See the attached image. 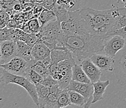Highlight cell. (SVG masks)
I'll list each match as a JSON object with an SVG mask.
<instances>
[{"label": "cell", "instance_id": "1f68e13d", "mask_svg": "<svg viewBox=\"0 0 126 108\" xmlns=\"http://www.w3.org/2000/svg\"><path fill=\"white\" fill-rule=\"evenodd\" d=\"M111 35H119V36H121L122 37H125L126 36V26L122 28L121 29L115 31L114 32L112 33L109 36H111Z\"/></svg>", "mask_w": 126, "mask_h": 108}, {"label": "cell", "instance_id": "4dcf8cb0", "mask_svg": "<svg viewBox=\"0 0 126 108\" xmlns=\"http://www.w3.org/2000/svg\"><path fill=\"white\" fill-rule=\"evenodd\" d=\"M56 3H57V0H45L40 4L43 6L45 8L48 9L52 11L54 8Z\"/></svg>", "mask_w": 126, "mask_h": 108}, {"label": "cell", "instance_id": "f1b7e54d", "mask_svg": "<svg viewBox=\"0 0 126 108\" xmlns=\"http://www.w3.org/2000/svg\"><path fill=\"white\" fill-rule=\"evenodd\" d=\"M10 20L9 13L1 10L0 12V28H3L8 24Z\"/></svg>", "mask_w": 126, "mask_h": 108}, {"label": "cell", "instance_id": "d4e9b609", "mask_svg": "<svg viewBox=\"0 0 126 108\" xmlns=\"http://www.w3.org/2000/svg\"><path fill=\"white\" fill-rule=\"evenodd\" d=\"M26 78H28L32 83L35 84L39 83H42L43 80V77L37 72L32 69V68L29 69L27 75L26 76Z\"/></svg>", "mask_w": 126, "mask_h": 108}, {"label": "cell", "instance_id": "d6986e66", "mask_svg": "<svg viewBox=\"0 0 126 108\" xmlns=\"http://www.w3.org/2000/svg\"><path fill=\"white\" fill-rule=\"evenodd\" d=\"M119 10L120 12V15L115 20L114 26L107 36L110 35L112 33L114 32L115 31L121 29L126 26V6L123 8H119Z\"/></svg>", "mask_w": 126, "mask_h": 108}, {"label": "cell", "instance_id": "ffe728a7", "mask_svg": "<svg viewBox=\"0 0 126 108\" xmlns=\"http://www.w3.org/2000/svg\"><path fill=\"white\" fill-rule=\"evenodd\" d=\"M38 18L42 26L45 24L51 21L57 20V16H56L54 12L47 8H44V10L42 11V12H41Z\"/></svg>", "mask_w": 126, "mask_h": 108}, {"label": "cell", "instance_id": "484cf974", "mask_svg": "<svg viewBox=\"0 0 126 108\" xmlns=\"http://www.w3.org/2000/svg\"><path fill=\"white\" fill-rule=\"evenodd\" d=\"M28 24L32 33L38 34L40 32L42 24L38 18H33L28 21Z\"/></svg>", "mask_w": 126, "mask_h": 108}, {"label": "cell", "instance_id": "ba28073f", "mask_svg": "<svg viewBox=\"0 0 126 108\" xmlns=\"http://www.w3.org/2000/svg\"><path fill=\"white\" fill-rule=\"evenodd\" d=\"M126 45L125 37L119 35H111L105 37L103 52L106 55L114 58L117 53Z\"/></svg>", "mask_w": 126, "mask_h": 108}, {"label": "cell", "instance_id": "9a60e30c", "mask_svg": "<svg viewBox=\"0 0 126 108\" xmlns=\"http://www.w3.org/2000/svg\"><path fill=\"white\" fill-rule=\"evenodd\" d=\"M110 81L109 80H106L105 81H98L93 83L94 85V94H93V100L92 103L94 104L98 101H100L104 99L103 95L105 93V89L107 86L109 85Z\"/></svg>", "mask_w": 126, "mask_h": 108}, {"label": "cell", "instance_id": "5bb4252c", "mask_svg": "<svg viewBox=\"0 0 126 108\" xmlns=\"http://www.w3.org/2000/svg\"><path fill=\"white\" fill-rule=\"evenodd\" d=\"M50 57H51V63H55V64H58L60 62L64 60L74 58L72 52L70 51L65 47L51 49Z\"/></svg>", "mask_w": 126, "mask_h": 108}, {"label": "cell", "instance_id": "836d02e7", "mask_svg": "<svg viewBox=\"0 0 126 108\" xmlns=\"http://www.w3.org/2000/svg\"><path fill=\"white\" fill-rule=\"evenodd\" d=\"M14 9L16 11H19V10H21V6L20 4H16L14 6Z\"/></svg>", "mask_w": 126, "mask_h": 108}, {"label": "cell", "instance_id": "4316f807", "mask_svg": "<svg viewBox=\"0 0 126 108\" xmlns=\"http://www.w3.org/2000/svg\"><path fill=\"white\" fill-rule=\"evenodd\" d=\"M83 0H65V8L68 11L80 10V6Z\"/></svg>", "mask_w": 126, "mask_h": 108}, {"label": "cell", "instance_id": "7402d4cb", "mask_svg": "<svg viewBox=\"0 0 126 108\" xmlns=\"http://www.w3.org/2000/svg\"><path fill=\"white\" fill-rule=\"evenodd\" d=\"M57 102H58V108H65L72 104L68 89L66 88L62 91L58 96Z\"/></svg>", "mask_w": 126, "mask_h": 108}, {"label": "cell", "instance_id": "e575fe53", "mask_svg": "<svg viewBox=\"0 0 126 108\" xmlns=\"http://www.w3.org/2000/svg\"><path fill=\"white\" fill-rule=\"evenodd\" d=\"M125 40H126V36L125 37Z\"/></svg>", "mask_w": 126, "mask_h": 108}, {"label": "cell", "instance_id": "7a4b0ae2", "mask_svg": "<svg viewBox=\"0 0 126 108\" xmlns=\"http://www.w3.org/2000/svg\"><path fill=\"white\" fill-rule=\"evenodd\" d=\"M80 11L90 33L103 37H106L109 33L120 15L119 8L96 10L83 8Z\"/></svg>", "mask_w": 126, "mask_h": 108}, {"label": "cell", "instance_id": "2e32d148", "mask_svg": "<svg viewBox=\"0 0 126 108\" xmlns=\"http://www.w3.org/2000/svg\"><path fill=\"white\" fill-rule=\"evenodd\" d=\"M17 44V56L29 61L33 59L32 51L33 47L21 39L16 41Z\"/></svg>", "mask_w": 126, "mask_h": 108}, {"label": "cell", "instance_id": "8992f818", "mask_svg": "<svg viewBox=\"0 0 126 108\" xmlns=\"http://www.w3.org/2000/svg\"><path fill=\"white\" fill-rule=\"evenodd\" d=\"M114 58V74L118 83L121 86L126 85V45L120 50Z\"/></svg>", "mask_w": 126, "mask_h": 108}, {"label": "cell", "instance_id": "8fae6325", "mask_svg": "<svg viewBox=\"0 0 126 108\" xmlns=\"http://www.w3.org/2000/svg\"><path fill=\"white\" fill-rule=\"evenodd\" d=\"M90 60L102 71H113L114 58L105 54L95 53L90 57Z\"/></svg>", "mask_w": 126, "mask_h": 108}, {"label": "cell", "instance_id": "52a82bcc", "mask_svg": "<svg viewBox=\"0 0 126 108\" xmlns=\"http://www.w3.org/2000/svg\"><path fill=\"white\" fill-rule=\"evenodd\" d=\"M0 66L12 74L26 77L30 69L28 61L16 56L9 62L1 64Z\"/></svg>", "mask_w": 126, "mask_h": 108}, {"label": "cell", "instance_id": "44dd1931", "mask_svg": "<svg viewBox=\"0 0 126 108\" xmlns=\"http://www.w3.org/2000/svg\"><path fill=\"white\" fill-rule=\"evenodd\" d=\"M36 87L37 91L38 96L39 107L42 104L45 100L47 98L49 94H50V87L45 86L43 84H36Z\"/></svg>", "mask_w": 126, "mask_h": 108}, {"label": "cell", "instance_id": "603a6c76", "mask_svg": "<svg viewBox=\"0 0 126 108\" xmlns=\"http://www.w3.org/2000/svg\"><path fill=\"white\" fill-rule=\"evenodd\" d=\"M72 104L78 106H84L87 103L86 99L80 93L74 91H68Z\"/></svg>", "mask_w": 126, "mask_h": 108}, {"label": "cell", "instance_id": "e0dca14e", "mask_svg": "<svg viewBox=\"0 0 126 108\" xmlns=\"http://www.w3.org/2000/svg\"><path fill=\"white\" fill-rule=\"evenodd\" d=\"M72 80L84 83H92L91 81L86 74L81 65L76 63L72 68Z\"/></svg>", "mask_w": 126, "mask_h": 108}, {"label": "cell", "instance_id": "83f0119b", "mask_svg": "<svg viewBox=\"0 0 126 108\" xmlns=\"http://www.w3.org/2000/svg\"><path fill=\"white\" fill-rule=\"evenodd\" d=\"M8 40H13L11 28H8V27L1 28L0 29V41L2 42Z\"/></svg>", "mask_w": 126, "mask_h": 108}, {"label": "cell", "instance_id": "7c38bea8", "mask_svg": "<svg viewBox=\"0 0 126 108\" xmlns=\"http://www.w3.org/2000/svg\"><path fill=\"white\" fill-rule=\"evenodd\" d=\"M80 65L86 74L87 75L89 79H90L92 83H94L100 80L102 71L91 61L90 58L83 60L81 62Z\"/></svg>", "mask_w": 126, "mask_h": 108}, {"label": "cell", "instance_id": "9c48e42d", "mask_svg": "<svg viewBox=\"0 0 126 108\" xmlns=\"http://www.w3.org/2000/svg\"><path fill=\"white\" fill-rule=\"evenodd\" d=\"M67 89L68 91H74L82 94L87 101V103L83 107L85 108L90 107L91 104H92V102L94 91L93 83H84L72 80L67 87Z\"/></svg>", "mask_w": 126, "mask_h": 108}, {"label": "cell", "instance_id": "277c9868", "mask_svg": "<svg viewBox=\"0 0 126 108\" xmlns=\"http://www.w3.org/2000/svg\"><path fill=\"white\" fill-rule=\"evenodd\" d=\"M61 26L65 35L78 36L91 35L81 15L80 10L68 11V20L61 22Z\"/></svg>", "mask_w": 126, "mask_h": 108}, {"label": "cell", "instance_id": "f546056e", "mask_svg": "<svg viewBox=\"0 0 126 108\" xmlns=\"http://www.w3.org/2000/svg\"><path fill=\"white\" fill-rule=\"evenodd\" d=\"M42 84H43L45 86H47V87H51L55 85L58 84V83L55 79L53 78L51 75H48V76L43 78V80L42 81Z\"/></svg>", "mask_w": 126, "mask_h": 108}, {"label": "cell", "instance_id": "6da1fadb", "mask_svg": "<svg viewBox=\"0 0 126 108\" xmlns=\"http://www.w3.org/2000/svg\"><path fill=\"white\" fill-rule=\"evenodd\" d=\"M105 37L98 35L85 36L64 35L63 46L72 53L78 61L82 62L95 53H102Z\"/></svg>", "mask_w": 126, "mask_h": 108}, {"label": "cell", "instance_id": "4fadbf2b", "mask_svg": "<svg viewBox=\"0 0 126 108\" xmlns=\"http://www.w3.org/2000/svg\"><path fill=\"white\" fill-rule=\"evenodd\" d=\"M51 49L43 42L38 40L32 48V55L33 58L36 61H42L50 56Z\"/></svg>", "mask_w": 126, "mask_h": 108}, {"label": "cell", "instance_id": "ac0fdd59", "mask_svg": "<svg viewBox=\"0 0 126 108\" xmlns=\"http://www.w3.org/2000/svg\"><path fill=\"white\" fill-rule=\"evenodd\" d=\"M28 62H29L30 68L42 75L43 78L48 76V75H50L48 69V67L44 64L43 61H36L33 58L32 60L28 61Z\"/></svg>", "mask_w": 126, "mask_h": 108}, {"label": "cell", "instance_id": "3957f363", "mask_svg": "<svg viewBox=\"0 0 126 108\" xmlns=\"http://www.w3.org/2000/svg\"><path fill=\"white\" fill-rule=\"evenodd\" d=\"M1 81L4 84H15L23 87L27 91L31 98L33 101L34 103L39 107L38 96L36 91V85L30 81L28 78L23 76L14 74L8 72L6 70L1 67Z\"/></svg>", "mask_w": 126, "mask_h": 108}, {"label": "cell", "instance_id": "d6a6232c", "mask_svg": "<svg viewBox=\"0 0 126 108\" xmlns=\"http://www.w3.org/2000/svg\"><path fill=\"white\" fill-rule=\"evenodd\" d=\"M44 8H45L43 7V6L41 5L40 4V5L36 6V7L34 8L33 14V15L35 16V18H38V16H40L41 12H42V11L44 10Z\"/></svg>", "mask_w": 126, "mask_h": 108}, {"label": "cell", "instance_id": "30bf717a", "mask_svg": "<svg viewBox=\"0 0 126 108\" xmlns=\"http://www.w3.org/2000/svg\"><path fill=\"white\" fill-rule=\"evenodd\" d=\"M17 56V44L15 40L4 41L0 44V63L4 64Z\"/></svg>", "mask_w": 126, "mask_h": 108}, {"label": "cell", "instance_id": "cb8c5ba5", "mask_svg": "<svg viewBox=\"0 0 126 108\" xmlns=\"http://www.w3.org/2000/svg\"><path fill=\"white\" fill-rule=\"evenodd\" d=\"M58 97L54 94L50 93L45 100V101L41 105L40 108H58Z\"/></svg>", "mask_w": 126, "mask_h": 108}, {"label": "cell", "instance_id": "5b68a950", "mask_svg": "<svg viewBox=\"0 0 126 108\" xmlns=\"http://www.w3.org/2000/svg\"><path fill=\"white\" fill-rule=\"evenodd\" d=\"M75 64L74 58L67 59L58 63L57 70L52 76L58 81L62 89L67 88L72 80V68Z\"/></svg>", "mask_w": 126, "mask_h": 108}]
</instances>
